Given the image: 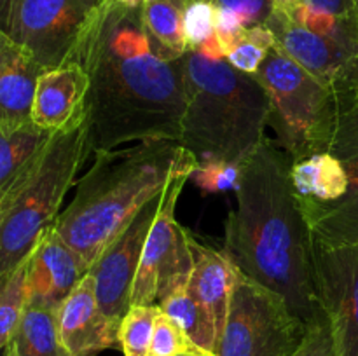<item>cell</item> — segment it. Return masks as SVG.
I'll return each instance as SVG.
<instances>
[{
  "mask_svg": "<svg viewBox=\"0 0 358 356\" xmlns=\"http://www.w3.org/2000/svg\"><path fill=\"white\" fill-rule=\"evenodd\" d=\"M73 61L90 77L86 108L93 152L135 140H180L184 56L170 54L150 38L142 7L105 0Z\"/></svg>",
  "mask_w": 358,
  "mask_h": 356,
  "instance_id": "6da1fadb",
  "label": "cell"
},
{
  "mask_svg": "<svg viewBox=\"0 0 358 356\" xmlns=\"http://www.w3.org/2000/svg\"><path fill=\"white\" fill-rule=\"evenodd\" d=\"M290 168L292 159L268 138L241 164L224 251L238 271L280 293L311 325L324 309L315 278L313 236Z\"/></svg>",
  "mask_w": 358,
  "mask_h": 356,
  "instance_id": "7a4b0ae2",
  "label": "cell"
},
{
  "mask_svg": "<svg viewBox=\"0 0 358 356\" xmlns=\"http://www.w3.org/2000/svg\"><path fill=\"white\" fill-rule=\"evenodd\" d=\"M199 161L171 140H145L122 150H96L93 166L77 184L55 227L87 269L175 175L196 170Z\"/></svg>",
  "mask_w": 358,
  "mask_h": 356,
  "instance_id": "3957f363",
  "label": "cell"
},
{
  "mask_svg": "<svg viewBox=\"0 0 358 356\" xmlns=\"http://www.w3.org/2000/svg\"><path fill=\"white\" fill-rule=\"evenodd\" d=\"M185 110L180 143L201 161L241 164L264 143L269 96L257 73L234 68L226 56L184 54Z\"/></svg>",
  "mask_w": 358,
  "mask_h": 356,
  "instance_id": "277c9868",
  "label": "cell"
},
{
  "mask_svg": "<svg viewBox=\"0 0 358 356\" xmlns=\"http://www.w3.org/2000/svg\"><path fill=\"white\" fill-rule=\"evenodd\" d=\"M93 152L87 108L51 135L30 166L0 194V278L30 255L56 222L80 166Z\"/></svg>",
  "mask_w": 358,
  "mask_h": 356,
  "instance_id": "5b68a950",
  "label": "cell"
},
{
  "mask_svg": "<svg viewBox=\"0 0 358 356\" xmlns=\"http://www.w3.org/2000/svg\"><path fill=\"white\" fill-rule=\"evenodd\" d=\"M257 77L269 96L268 126L292 163L332 152L338 128L332 87L297 65L278 45L266 56Z\"/></svg>",
  "mask_w": 358,
  "mask_h": 356,
  "instance_id": "8992f818",
  "label": "cell"
},
{
  "mask_svg": "<svg viewBox=\"0 0 358 356\" xmlns=\"http://www.w3.org/2000/svg\"><path fill=\"white\" fill-rule=\"evenodd\" d=\"M238 269V267H236ZM310 325L280 293L238 271L219 356H294Z\"/></svg>",
  "mask_w": 358,
  "mask_h": 356,
  "instance_id": "52a82bcc",
  "label": "cell"
},
{
  "mask_svg": "<svg viewBox=\"0 0 358 356\" xmlns=\"http://www.w3.org/2000/svg\"><path fill=\"white\" fill-rule=\"evenodd\" d=\"M105 0H0V34L45 70L73 61Z\"/></svg>",
  "mask_w": 358,
  "mask_h": 356,
  "instance_id": "ba28073f",
  "label": "cell"
},
{
  "mask_svg": "<svg viewBox=\"0 0 358 356\" xmlns=\"http://www.w3.org/2000/svg\"><path fill=\"white\" fill-rule=\"evenodd\" d=\"M192 173L194 170L178 171L164 188L133 285L131 306H159L164 299L189 285L196 265L194 237L177 222L175 208Z\"/></svg>",
  "mask_w": 358,
  "mask_h": 356,
  "instance_id": "9c48e42d",
  "label": "cell"
},
{
  "mask_svg": "<svg viewBox=\"0 0 358 356\" xmlns=\"http://www.w3.org/2000/svg\"><path fill=\"white\" fill-rule=\"evenodd\" d=\"M163 194L147 202L135 218L110 241L100 253L90 272L94 279V292L105 316L114 327H121L122 318L131 307L133 285L138 274L143 248L150 227L159 212Z\"/></svg>",
  "mask_w": 358,
  "mask_h": 356,
  "instance_id": "30bf717a",
  "label": "cell"
},
{
  "mask_svg": "<svg viewBox=\"0 0 358 356\" xmlns=\"http://www.w3.org/2000/svg\"><path fill=\"white\" fill-rule=\"evenodd\" d=\"M313 262L336 356H358V244L329 250L313 241Z\"/></svg>",
  "mask_w": 358,
  "mask_h": 356,
  "instance_id": "8fae6325",
  "label": "cell"
},
{
  "mask_svg": "<svg viewBox=\"0 0 358 356\" xmlns=\"http://www.w3.org/2000/svg\"><path fill=\"white\" fill-rule=\"evenodd\" d=\"M266 27L289 58L332 89L358 58V47L306 27L283 7L276 6Z\"/></svg>",
  "mask_w": 358,
  "mask_h": 356,
  "instance_id": "7c38bea8",
  "label": "cell"
},
{
  "mask_svg": "<svg viewBox=\"0 0 358 356\" xmlns=\"http://www.w3.org/2000/svg\"><path fill=\"white\" fill-rule=\"evenodd\" d=\"M87 272L90 269L83 258L59 236L52 223L38 236L30 251L28 304L58 311L63 300L76 290Z\"/></svg>",
  "mask_w": 358,
  "mask_h": 356,
  "instance_id": "4fadbf2b",
  "label": "cell"
},
{
  "mask_svg": "<svg viewBox=\"0 0 358 356\" xmlns=\"http://www.w3.org/2000/svg\"><path fill=\"white\" fill-rule=\"evenodd\" d=\"M58 330L70 356H96L110 348H119V328L108 321L98 304L91 272L56 311Z\"/></svg>",
  "mask_w": 358,
  "mask_h": 356,
  "instance_id": "5bb4252c",
  "label": "cell"
},
{
  "mask_svg": "<svg viewBox=\"0 0 358 356\" xmlns=\"http://www.w3.org/2000/svg\"><path fill=\"white\" fill-rule=\"evenodd\" d=\"M45 72L34 56L0 34V129L31 121L38 80Z\"/></svg>",
  "mask_w": 358,
  "mask_h": 356,
  "instance_id": "9a60e30c",
  "label": "cell"
},
{
  "mask_svg": "<svg viewBox=\"0 0 358 356\" xmlns=\"http://www.w3.org/2000/svg\"><path fill=\"white\" fill-rule=\"evenodd\" d=\"M87 93L90 77L80 63L70 61L59 68L48 70L38 80L31 122L51 133L65 128L84 108Z\"/></svg>",
  "mask_w": 358,
  "mask_h": 356,
  "instance_id": "2e32d148",
  "label": "cell"
},
{
  "mask_svg": "<svg viewBox=\"0 0 358 356\" xmlns=\"http://www.w3.org/2000/svg\"><path fill=\"white\" fill-rule=\"evenodd\" d=\"M341 161L350 177L345 195L331 202L299 195L313 241L329 250L358 244V152Z\"/></svg>",
  "mask_w": 358,
  "mask_h": 356,
  "instance_id": "e0dca14e",
  "label": "cell"
},
{
  "mask_svg": "<svg viewBox=\"0 0 358 356\" xmlns=\"http://www.w3.org/2000/svg\"><path fill=\"white\" fill-rule=\"evenodd\" d=\"M192 248L196 265L187 290L208 311L215 321L219 337L222 339L238 269L224 250H215L196 239H192Z\"/></svg>",
  "mask_w": 358,
  "mask_h": 356,
  "instance_id": "ac0fdd59",
  "label": "cell"
},
{
  "mask_svg": "<svg viewBox=\"0 0 358 356\" xmlns=\"http://www.w3.org/2000/svg\"><path fill=\"white\" fill-rule=\"evenodd\" d=\"M292 185L301 198L331 202L345 195L350 177L345 163L331 152H320L292 163Z\"/></svg>",
  "mask_w": 358,
  "mask_h": 356,
  "instance_id": "d6986e66",
  "label": "cell"
},
{
  "mask_svg": "<svg viewBox=\"0 0 358 356\" xmlns=\"http://www.w3.org/2000/svg\"><path fill=\"white\" fill-rule=\"evenodd\" d=\"M17 356H70L58 330L56 311L28 304L10 344Z\"/></svg>",
  "mask_w": 358,
  "mask_h": 356,
  "instance_id": "ffe728a7",
  "label": "cell"
},
{
  "mask_svg": "<svg viewBox=\"0 0 358 356\" xmlns=\"http://www.w3.org/2000/svg\"><path fill=\"white\" fill-rule=\"evenodd\" d=\"M51 135L31 121L17 128L0 129V194L30 166Z\"/></svg>",
  "mask_w": 358,
  "mask_h": 356,
  "instance_id": "44dd1931",
  "label": "cell"
},
{
  "mask_svg": "<svg viewBox=\"0 0 358 356\" xmlns=\"http://www.w3.org/2000/svg\"><path fill=\"white\" fill-rule=\"evenodd\" d=\"M159 307L182 328L192 348L213 353V355L219 353L220 337L215 321L210 316L208 311L198 302V299L189 292L187 286L164 299Z\"/></svg>",
  "mask_w": 358,
  "mask_h": 356,
  "instance_id": "7402d4cb",
  "label": "cell"
},
{
  "mask_svg": "<svg viewBox=\"0 0 358 356\" xmlns=\"http://www.w3.org/2000/svg\"><path fill=\"white\" fill-rule=\"evenodd\" d=\"M187 3L189 0H145L142 6L147 34L173 56H184L189 51L184 35V13Z\"/></svg>",
  "mask_w": 358,
  "mask_h": 356,
  "instance_id": "603a6c76",
  "label": "cell"
},
{
  "mask_svg": "<svg viewBox=\"0 0 358 356\" xmlns=\"http://www.w3.org/2000/svg\"><path fill=\"white\" fill-rule=\"evenodd\" d=\"M332 91L338 105V128L331 154L343 159L358 152V58Z\"/></svg>",
  "mask_w": 358,
  "mask_h": 356,
  "instance_id": "cb8c5ba5",
  "label": "cell"
},
{
  "mask_svg": "<svg viewBox=\"0 0 358 356\" xmlns=\"http://www.w3.org/2000/svg\"><path fill=\"white\" fill-rule=\"evenodd\" d=\"M28 265L30 255L20 262L9 274L0 278V346L6 349L30 302L28 293Z\"/></svg>",
  "mask_w": 358,
  "mask_h": 356,
  "instance_id": "d4e9b609",
  "label": "cell"
},
{
  "mask_svg": "<svg viewBox=\"0 0 358 356\" xmlns=\"http://www.w3.org/2000/svg\"><path fill=\"white\" fill-rule=\"evenodd\" d=\"M184 35L189 51L224 56L217 40V7L208 0H189L184 13Z\"/></svg>",
  "mask_w": 358,
  "mask_h": 356,
  "instance_id": "484cf974",
  "label": "cell"
},
{
  "mask_svg": "<svg viewBox=\"0 0 358 356\" xmlns=\"http://www.w3.org/2000/svg\"><path fill=\"white\" fill-rule=\"evenodd\" d=\"M159 306H131L119 327V348L124 356H149Z\"/></svg>",
  "mask_w": 358,
  "mask_h": 356,
  "instance_id": "4316f807",
  "label": "cell"
},
{
  "mask_svg": "<svg viewBox=\"0 0 358 356\" xmlns=\"http://www.w3.org/2000/svg\"><path fill=\"white\" fill-rule=\"evenodd\" d=\"M275 45L276 38L273 31L266 24H257V27L245 28L240 40L234 44L226 58L240 72L257 73L262 61Z\"/></svg>",
  "mask_w": 358,
  "mask_h": 356,
  "instance_id": "83f0119b",
  "label": "cell"
},
{
  "mask_svg": "<svg viewBox=\"0 0 358 356\" xmlns=\"http://www.w3.org/2000/svg\"><path fill=\"white\" fill-rule=\"evenodd\" d=\"M241 166L224 161H201L191 175L192 181L203 192L236 191L240 184Z\"/></svg>",
  "mask_w": 358,
  "mask_h": 356,
  "instance_id": "f1b7e54d",
  "label": "cell"
},
{
  "mask_svg": "<svg viewBox=\"0 0 358 356\" xmlns=\"http://www.w3.org/2000/svg\"><path fill=\"white\" fill-rule=\"evenodd\" d=\"M191 351H194V348L189 342L187 335L168 314L161 311L154 327L149 356H180Z\"/></svg>",
  "mask_w": 358,
  "mask_h": 356,
  "instance_id": "f546056e",
  "label": "cell"
},
{
  "mask_svg": "<svg viewBox=\"0 0 358 356\" xmlns=\"http://www.w3.org/2000/svg\"><path fill=\"white\" fill-rule=\"evenodd\" d=\"M219 9L236 13L247 28L266 24L276 9L275 0H208Z\"/></svg>",
  "mask_w": 358,
  "mask_h": 356,
  "instance_id": "4dcf8cb0",
  "label": "cell"
},
{
  "mask_svg": "<svg viewBox=\"0 0 358 356\" xmlns=\"http://www.w3.org/2000/svg\"><path fill=\"white\" fill-rule=\"evenodd\" d=\"M294 356H336L334 337H332L331 323H329L325 313L324 316L310 325L303 348Z\"/></svg>",
  "mask_w": 358,
  "mask_h": 356,
  "instance_id": "1f68e13d",
  "label": "cell"
},
{
  "mask_svg": "<svg viewBox=\"0 0 358 356\" xmlns=\"http://www.w3.org/2000/svg\"><path fill=\"white\" fill-rule=\"evenodd\" d=\"M299 7L311 14H318V16L357 23L358 0H303Z\"/></svg>",
  "mask_w": 358,
  "mask_h": 356,
  "instance_id": "d6a6232c",
  "label": "cell"
},
{
  "mask_svg": "<svg viewBox=\"0 0 358 356\" xmlns=\"http://www.w3.org/2000/svg\"><path fill=\"white\" fill-rule=\"evenodd\" d=\"M245 24L236 13L217 7V40L224 56L229 54L240 37L245 31Z\"/></svg>",
  "mask_w": 358,
  "mask_h": 356,
  "instance_id": "836d02e7",
  "label": "cell"
},
{
  "mask_svg": "<svg viewBox=\"0 0 358 356\" xmlns=\"http://www.w3.org/2000/svg\"><path fill=\"white\" fill-rule=\"evenodd\" d=\"M275 2L278 7H283V9L287 10H292L296 9V7H299L301 3H303V0H275Z\"/></svg>",
  "mask_w": 358,
  "mask_h": 356,
  "instance_id": "e575fe53",
  "label": "cell"
},
{
  "mask_svg": "<svg viewBox=\"0 0 358 356\" xmlns=\"http://www.w3.org/2000/svg\"><path fill=\"white\" fill-rule=\"evenodd\" d=\"M115 2L121 3V6H126V7H142L145 0H115Z\"/></svg>",
  "mask_w": 358,
  "mask_h": 356,
  "instance_id": "d590c367",
  "label": "cell"
},
{
  "mask_svg": "<svg viewBox=\"0 0 358 356\" xmlns=\"http://www.w3.org/2000/svg\"><path fill=\"white\" fill-rule=\"evenodd\" d=\"M187 356H219V355H213V353H206V351H199V349H194V351L187 353Z\"/></svg>",
  "mask_w": 358,
  "mask_h": 356,
  "instance_id": "8d00e7d4",
  "label": "cell"
},
{
  "mask_svg": "<svg viewBox=\"0 0 358 356\" xmlns=\"http://www.w3.org/2000/svg\"><path fill=\"white\" fill-rule=\"evenodd\" d=\"M3 356H17L16 351H14L13 346H7L6 349H3Z\"/></svg>",
  "mask_w": 358,
  "mask_h": 356,
  "instance_id": "74e56055",
  "label": "cell"
},
{
  "mask_svg": "<svg viewBox=\"0 0 358 356\" xmlns=\"http://www.w3.org/2000/svg\"><path fill=\"white\" fill-rule=\"evenodd\" d=\"M355 20H357V27H358V7H357V16H355Z\"/></svg>",
  "mask_w": 358,
  "mask_h": 356,
  "instance_id": "f35d334b",
  "label": "cell"
},
{
  "mask_svg": "<svg viewBox=\"0 0 358 356\" xmlns=\"http://www.w3.org/2000/svg\"><path fill=\"white\" fill-rule=\"evenodd\" d=\"M180 356H187V355H180Z\"/></svg>",
  "mask_w": 358,
  "mask_h": 356,
  "instance_id": "ab89813d",
  "label": "cell"
}]
</instances>
